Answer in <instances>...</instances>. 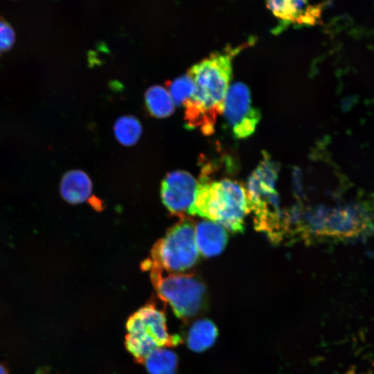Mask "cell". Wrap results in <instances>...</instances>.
<instances>
[{
  "label": "cell",
  "instance_id": "6da1fadb",
  "mask_svg": "<svg viewBox=\"0 0 374 374\" xmlns=\"http://www.w3.org/2000/svg\"><path fill=\"white\" fill-rule=\"evenodd\" d=\"M240 49L228 47L212 53L189 69L188 73L194 81L195 91L184 103L188 128H197L206 135L214 132L217 118L224 112L232 75V60Z\"/></svg>",
  "mask_w": 374,
  "mask_h": 374
},
{
  "label": "cell",
  "instance_id": "7a4b0ae2",
  "mask_svg": "<svg viewBox=\"0 0 374 374\" xmlns=\"http://www.w3.org/2000/svg\"><path fill=\"white\" fill-rule=\"evenodd\" d=\"M249 211L246 188L229 179L211 181L205 175L197 182L193 202L188 211L219 223L233 232H242Z\"/></svg>",
  "mask_w": 374,
  "mask_h": 374
},
{
  "label": "cell",
  "instance_id": "3957f363",
  "mask_svg": "<svg viewBox=\"0 0 374 374\" xmlns=\"http://www.w3.org/2000/svg\"><path fill=\"white\" fill-rule=\"evenodd\" d=\"M125 346L139 362L159 348L178 345L181 338L169 332L163 311L148 303L133 313L126 323Z\"/></svg>",
  "mask_w": 374,
  "mask_h": 374
},
{
  "label": "cell",
  "instance_id": "277c9868",
  "mask_svg": "<svg viewBox=\"0 0 374 374\" xmlns=\"http://www.w3.org/2000/svg\"><path fill=\"white\" fill-rule=\"evenodd\" d=\"M199 258L193 222L182 217L159 240L151 250V258L143 264L145 269L181 272L192 267Z\"/></svg>",
  "mask_w": 374,
  "mask_h": 374
},
{
  "label": "cell",
  "instance_id": "5b68a950",
  "mask_svg": "<svg viewBox=\"0 0 374 374\" xmlns=\"http://www.w3.org/2000/svg\"><path fill=\"white\" fill-rule=\"evenodd\" d=\"M149 270L159 297L170 305L179 319L186 321L199 312L205 303L206 290L197 276L173 274L163 276L161 270Z\"/></svg>",
  "mask_w": 374,
  "mask_h": 374
},
{
  "label": "cell",
  "instance_id": "8992f818",
  "mask_svg": "<svg viewBox=\"0 0 374 374\" xmlns=\"http://www.w3.org/2000/svg\"><path fill=\"white\" fill-rule=\"evenodd\" d=\"M223 112L233 135L239 139L252 135L260 120V112L252 105L249 88L240 82L229 86Z\"/></svg>",
  "mask_w": 374,
  "mask_h": 374
},
{
  "label": "cell",
  "instance_id": "52a82bcc",
  "mask_svg": "<svg viewBox=\"0 0 374 374\" xmlns=\"http://www.w3.org/2000/svg\"><path fill=\"white\" fill-rule=\"evenodd\" d=\"M197 181L184 170H175L165 177L161 186V197L172 214L184 217L193 202Z\"/></svg>",
  "mask_w": 374,
  "mask_h": 374
},
{
  "label": "cell",
  "instance_id": "ba28073f",
  "mask_svg": "<svg viewBox=\"0 0 374 374\" xmlns=\"http://www.w3.org/2000/svg\"><path fill=\"white\" fill-rule=\"evenodd\" d=\"M310 0H267L268 8L279 19L287 24L314 25L320 8L311 6Z\"/></svg>",
  "mask_w": 374,
  "mask_h": 374
},
{
  "label": "cell",
  "instance_id": "9c48e42d",
  "mask_svg": "<svg viewBox=\"0 0 374 374\" xmlns=\"http://www.w3.org/2000/svg\"><path fill=\"white\" fill-rule=\"evenodd\" d=\"M195 235L198 251L205 257L220 254L228 240L227 233L221 225L207 220L195 225Z\"/></svg>",
  "mask_w": 374,
  "mask_h": 374
},
{
  "label": "cell",
  "instance_id": "30bf717a",
  "mask_svg": "<svg viewBox=\"0 0 374 374\" xmlns=\"http://www.w3.org/2000/svg\"><path fill=\"white\" fill-rule=\"evenodd\" d=\"M60 191L67 202L75 204L89 199L92 192V184L88 175L80 170H71L62 177Z\"/></svg>",
  "mask_w": 374,
  "mask_h": 374
},
{
  "label": "cell",
  "instance_id": "8fae6325",
  "mask_svg": "<svg viewBox=\"0 0 374 374\" xmlns=\"http://www.w3.org/2000/svg\"><path fill=\"white\" fill-rule=\"evenodd\" d=\"M217 335L214 323L209 319H202L193 322L188 328L186 341L192 351L201 353L215 344Z\"/></svg>",
  "mask_w": 374,
  "mask_h": 374
},
{
  "label": "cell",
  "instance_id": "7c38bea8",
  "mask_svg": "<svg viewBox=\"0 0 374 374\" xmlns=\"http://www.w3.org/2000/svg\"><path fill=\"white\" fill-rule=\"evenodd\" d=\"M143 363L150 374H176L178 358L171 350L159 348L151 352Z\"/></svg>",
  "mask_w": 374,
  "mask_h": 374
},
{
  "label": "cell",
  "instance_id": "4fadbf2b",
  "mask_svg": "<svg viewBox=\"0 0 374 374\" xmlns=\"http://www.w3.org/2000/svg\"><path fill=\"white\" fill-rule=\"evenodd\" d=\"M150 114L157 118H166L172 114L174 103L168 91L161 86L150 87L145 94Z\"/></svg>",
  "mask_w": 374,
  "mask_h": 374
},
{
  "label": "cell",
  "instance_id": "5bb4252c",
  "mask_svg": "<svg viewBox=\"0 0 374 374\" xmlns=\"http://www.w3.org/2000/svg\"><path fill=\"white\" fill-rule=\"evenodd\" d=\"M141 132L142 127L139 121L132 116L121 117L114 125L116 139L124 145L130 146L136 143Z\"/></svg>",
  "mask_w": 374,
  "mask_h": 374
},
{
  "label": "cell",
  "instance_id": "9a60e30c",
  "mask_svg": "<svg viewBox=\"0 0 374 374\" xmlns=\"http://www.w3.org/2000/svg\"><path fill=\"white\" fill-rule=\"evenodd\" d=\"M168 87L174 105L178 106L184 105L195 91L194 81L188 73L175 79Z\"/></svg>",
  "mask_w": 374,
  "mask_h": 374
},
{
  "label": "cell",
  "instance_id": "2e32d148",
  "mask_svg": "<svg viewBox=\"0 0 374 374\" xmlns=\"http://www.w3.org/2000/svg\"><path fill=\"white\" fill-rule=\"evenodd\" d=\"M15 37L12 26L0 15V57L11 49L15 42Z\"/></svg>",
  "mask_w": 374,
  "mask_h": 374
},
{
  "label": "cell",
  "instance_id": "e0dca14e",
  "mask_svg": "<svg viewBox=\"0 0 374 374\" xmlns=\"http://www.w3.org/2000/svg\"><path fill=\"white\" fill-rule=\"evenodd\" d=\"M0 374H7L6 369L1 364H0Z\"/></svg>",
  "mask_w": 374,
  "mask_h": 374
}]
</instances>
